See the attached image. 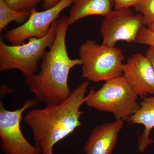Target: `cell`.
<instances>
[{"label":"cell","instance_id":"obj_1","mask_svg":"<svg viewBox=\"0 0 154 154\" xmlns=\"http://www.w3.org/2000/svg\"><path fill=\"white\" fill-rule=\"evenodd\" d=\"M69 26L68 16L58 19L55 40L45 52L40 62V71L25 80L35 98L46 106L60 104L71 96L69 73L75 66L82 65L80 58L72 59L68 55L66 37Z\"/></svg>","mask_w":154,"mask_h":154},{"label":"cell","instance_id":"obj_2","mask_svg":"<svg viewBox=\"0 0 154 154\" xmlns=\"http://www.w3.org/2000/svg\"><path fill=\"white\" fill-rule=\"evenodd\" d=\"M89 85V82H84L60 104L33 108L23 117L42 154H54V146L82 125L80 118L83 112L80 108L85 102Z\"/></svg>","mask_w":154,"mask_h":154},{"label":"cell","instance_id":"obj_3","mask_svg":"<svg viewBox=\"0 0 154 154\" xmlns=\"http://www.w3.org/2000/svg\"><path fill=\"white\" fill-rule=\"evenodd\" d=\"M58 19L53 23L49 32L41 38L32 37L27 43L8 45L3 37L0 38V71L17 69L27 77L36 73L48 48L51 46L56 36Z\"/></svg>","mask_w":154,"mask_h":154},{"label":"cell","instance_id":"obj_4","mask_svg":"<svg viewBox=\"0 0 154 154\" xmlns=\"http://www.w3.org/2000/svg\"><path fill=\"white\" fill-rule=\"evenodd\" d=\"M138 98L122 76L105 82L97 91L91 88L85 103L88 107L113 114L116 120L124 121L140 108Z\"/></svg>","mask_w":154,"mask_h":154},{"label":"cell","instance_id":"obj_5","mask_svg":"<svg viewBox=\"0 0 154 154\" xmlns=\"http://www.w3.org/2000/svg\"><path fill=\"white\" fill-rule=\"evenodd\" d=\"M83 77L94 83L105 82L122 76L124 56L120 48L88 40L79 50Z\"/></svg>","mask_w":154,"mask_h":154},{"label":"cell","instance_id":"obj_6","mask_svg":"<svg viewBox=\"0 0 154 154\" xmlns=\"http://www.w3.org/2000/svg\"><path fill=\"white\" fill-rule=\"evenodd\" d=\"M36 98L28 99L22 107L14 110H7L0 102V146L5 154H42L37 146L31 144L24 136L21 128L23 113L36 107Z\"/></svg>","mask_w":154,"mask_h":154},{"label":"cell","instance_id":"obj_7","mask_svg":"<svg viewBox=\"0 0 154 154\" xmlns=\"http://www.w3.org/2000/svg\"><path fill=\"white\" fill-rule=\"evenodd\" d=\"M75 0H60L54 7L42 12L36 9L30 13V17L22 25L7 31L5 40L11 45H18L32 37L41 38L49 32L53 23L60 18V15L69 8Z\"/></svg>","mask_w":154,"mask_h":154},{"label":"cell","instance_id":"obj_8","mask_svg":"<svg viewBox=\"0 0 154 154\" xmlns=\"http://www.w3.org/2000/svg\"><path fill=\"white\" fill-rule=\"evenodd\" d=\"M144 25L141 14H134L130 8L112 10L104 17L101 25L102 44L115 47L119 41L136 42L138 34Z\"/></svg>","mask_w":154,"mask_h":154},{"label":"cell","instance_id":"obj_9","mask_svg":"<svg viewBox=\"0 0 154 154\" xmlns=\"http://www.w3.org/2000/svg\"><path fill=\"white\" fill-rule=\"evenodd\" d=\"M122 76L138 96L154 94V69L149 59L140 53L128 58L122 67Z\"/></svg>","mask_w":154,"mask_h":154},{"label":"cell","instance_id":"obj_10","mask_svg":"<svg viewBox=\"0 0 154 154\" xmlns=\"http://www.w3.org/2000/svg\"><path fill=\"white\" fill-rule=\"evenodd\" d=\"M123 125V121L116 120L95 127L83 147L85 153L112 154Z\"/></svg>","mask_w":154,"mask_h":154},{"label":"cell","instance_id":"obj_11","mask_svg":"<svg viewBox=\"0 0 154 154\" xmlns=\"http://www.w3.org/2000/svg\"><path fill=\"white\" fill-rule=\"evenodd\" d=\"M143 99L138 110L126 120L130 125L141 124L145 127L137 141V150L142 153L154 143L153 140L150 137L151 131L154 127V96Z\"/></svg>","mask_w":154,"mask_h":154},{"label":"cell","instance_id":"obj_12","mask_svg":"<svg viewBox=\"0 0 154 154\" xmlns=\"http://www.w3.org/2000/svg\"><path fill=\"white\" fill-rule=\"evenodd\" d=\"M68 16L69 26L92 16L105 17L112 11L114 0H75Z\"/></svg>","mask_w":154,"mask_h":154},{"label":"cell","instance_id":"obj_13","mask_svg":"<svg viewBox=\"0 0 154 154\" xmlns=\"http://www.w3.org/2000/svg\"><path fill=\"white\" fill-rule=\"evenodd\" d=\"M30 15L28 13L15 11L9 7L4 0H0V33L11 22L23 23L26 22Z\"/></svg>","mask_w":154,"mask_h":154},{"label":"cell","instance_id":"obj_14","mask_svg":"<svg viewBox=\"0 0 154 154\" xmlns=\"http://www.w3.org/2000/svg\"><path fill=\"white\" fill-rule=\"evenodd\" d=\"M133 7L143 16L144 26L149 27L154 24V0H140Z\"/></svg>","mask_w":154,"mask_h":154},{"label":"cell","instance_id":"obj_15","mask_svg":"<svg viewBox=\"0 0 154 154\" xmlns=\"http://www.w3.org/2000/svg\"><path fill=\"white\" fill-rule=\"evenodd\" d=\"M5 3L15 11L30 14L44 0H4Z\"/></svg>","mask_w":154,"mask_h":154},{"label":"cell","instance_id":"obj_16","mask_svg":"<svg viewBox=\"0 0 154 154\" xmlns=\"http://www.w3.org/2000/svg\"><path fill=\"white\" fill-rule=\"evenodd\" d=\"M136 42L154 46V32L144 25L138 34Z\"/></svg>","mask_w":154,"mask_h":154},{"label":"cell","instance_id":"obj_17","mask_svg":"<svg viewBox=\"0 0 154 154\" xmlns=\"http://www.w3.org/2000/svg\"><path fill=\"white\" fill-rule=\"evenodd\" d=\"M140 0H114L115 10L130 8L133 7Z\"/></svg>","mask_w":154,"mask_h":154},{"label":"cell","instance_id":"obj_18","mask_svg":"<svg viewBox=\"0 0 154 154\" xmlns=\"http://www.w3.org/2000/svg\"><path fill=\"white\" fill-rule=\"evenodd\" d=\"M60 0H44L42 3V8L43 10H46L54 7Z\"/></svg>","mask_w":154,"mask_h":154},{"label":"cell","instance_id":"obj_19","mask_svg":"<svg viewBox=\"0 0 154 154\" xmlns=\"http://www.w3.org/2000/svg\"><path fill=\"white\" fill-rule=\"evenodd\" d=\"M146 56L151 63L154 69V46H149V49L146 52Z\"/></svg>","mask_w":154,"mask_h":154},{"label":"cell","instance_id":"obj_20","mask_svg":"<svg viewBox=\"0 0 154 154\" xmlns=\"http://www.w3.org/2000/svg\"><path fill=\"white\" fill-rule=\"evenodd\" d=\"M148 28L150 30H151L152 31V32H154V24L151 25Z\"/></svg>","mask_w":154,"mask_h":154}]
</instances>
